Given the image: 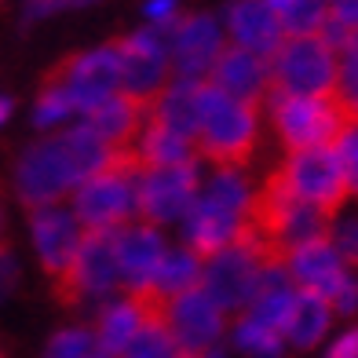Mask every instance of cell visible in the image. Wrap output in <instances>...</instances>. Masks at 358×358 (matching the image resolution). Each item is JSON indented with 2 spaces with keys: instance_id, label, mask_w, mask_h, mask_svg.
<instances>
[{
  "instance_id": "6da1fadb",
  "label": "cell",
  "mask_w": 358,
  "mask_h": 358,
  "mask_svg": "<svg viewBox=\"0 0 358 358\" xmlns=\"http://www.w3.org/2000/svg\"><path fill=\"white\" fill-rule=\"evenodd\" d=\"M124 154L110 150L85 124L66 128L55 139L34 143L19 157V165H15V194H19V201L29 213L34 208L59 205L62 194H70L73 187H80L95 172H106Z\"/></svg>"
},
{
  "instance_id": "7a4b0ae2",
  "label": "cell",
  "mask_w": 358,
  "mask_h": 358,
  "mask_svg": "<svg viewBox=\"0 0 358 358\" xmlns=\"http://www.w3.org/2000/svg\"><path fill=\"white\" fill-rule=\"evenodd\" d=\"M252 187L238 169H216V176L205 183V190L194 198L183 216V238L187 249L205 264L208 256L223 252L238 241V231L249 216Z\"/></svg>"
},
{
  "instance_id": "3957f363",
  "label": "cell",
  "mask_w": 358,
  "mask_h": 358,
  "mask_svg": "<svg viewBox=\"0 0 358 358\" xmlns=\"http://www.w3.org/2000/svg\"><path fill=\"white\" fill-rule=\"evenodd\" d=\"M259 143V113L249 103L223 95L208 80L198 92V154L216 169H245Z\"/></svg>"
},
{
  "instance_id": "277c9868",
  "label": "cell",
  "mask_w": 358,
  "mask_h": 358,
  "mask_svg": "<svg viewBox=\"0 0 358 358\" xmlns=\"http://www.w3.org/2000/svg\"><path fill=\"white\" fill-rule=\"evenodd\" d=\"M267 110L274 121V132L296 150H311V146H333L340 139V132L351 124H358L355 117H348L333 95L325 99H311V95H282V92H267Z\"/></svg>"
},
{
  "instance_id": "5b68a950",
  "label": "cell",
  "mask_w": 358,
  "mask_h": 358,
  "mask_svg": "<svg viewBox=\"0 0 358 358\" xmlns=\"http://www.w3.org/2000/svg\"><path fill=\"white\" fill-rule=\"evenodd\" d=\"M117 231H88L73 264L66 274L55 282V296L70 307L80 303H106L121 289V271H117Z\"/></svg>"
},
{
  "instance_id": "8992f818",
  "label": "cell",
  "mask_w": 358,
  "mask_h": 358,
  "mask_svg": "<svg viewBox=\"0 0 358 358\" xmlns=\"http://www.w3.org/2000/svg\"><path fill=\"white\" fill-rule=\"evenodd\" d=\"M136 176L139 169L124 154L117 165L85 179L73 194V220L88 231H121L136 213Z\"/></svg>"
},
{
  "instance_id": "52a82bcc",
  "label": "cell",
  "mask_w": 358,
  "mask_h": 358,
  "mask_svg": "<svg viewBox=\"0 0 358 358\" xmlns=\"http://www.w3.org/2000/svg\"><path fill=\"white\" fill-rule=\"evenodd\" d=\"M271 92L325 99L336 88V55L318 37H289L271 55Z\"/></svg>"
},
{
  "instance_id": "ba28073f",
  "label": "cell",
  "mask_w": 358,
  "mask_h": 358,
  "mask_svg": "<svg viewBox=\"0 0 358 358\" xmlns=\"http://www.w3.org/2000/svg\"><path fill=\"white\" fill-rule=\"evenodd\" d=\"M169 37L157 29H139L128 34L124 41H113L117 52V70H121V95L150 110L154 99L169 88Z\"/></svg>"
},
{
  "instance_id": "9c48e42d",
  "label": "cell",
  "mask_w": 358,
  "mask_h": 358,
  "mask_svg": "<svg viewBox=\"0 0 358 358\" xmlns=\"http://www.w3.org/2000/svg\"><path fill=\"white\" fill-rule=\"evenodd\" d=\"M48 80L66 92L73 113H92L106 99L121 95L117 52H113V44H103V48H92V52L70 55L66 62H59V66L52 70Z\"/></svg>"
},
{
  "instance_id": "30bf717a",
  "label": "cell",
  "mask_w": 358,
  "mask_h": 358,
  "mask_svg": "<svg viewBox=\"0 0 358 358\" xmlns=\"http://www.w3.org/2000/svg\"><path fill=\"white\" fill-rule=\"evenodd\" d=\"M282 179L292 190V198L303 205L322 208L325 216H333L348 198L344 169L333 154V146H311V150H296L282 161Z\"/></svg>"
},
{
  "instance_id": "8fae6325",
  "label": "cell",
  "mask_w": 358,
  "mask_h": 358,
  "mask_svg": "<svg viewBox=\"0 0 358 358\" xmlns=\"http://www.w3.org/2000/svg\"><path fill=\"white\" fill-rule=\"evenodd\" d=\"M264 267L267 264L249 245L234 241V245H227L223 252L208 256L201 264V289L223 315H238L252 303Z\"/></svg>"
},
{
  "instance_id": "7c38bea8",
  "label": "cell",
  "mask_w": 358,
  "mask_h": 358,
  "mask_svg": "<svg viewBox=\"0 0 358 358\" xmlns=\"http://www.w3.org/2000/svg\"><path fill=\"white\" fill-rule=\"evenodd\" d=\"M198 187H201L198 161L194 165H176V169H146L136 176V213L150 227L176 223L194 205Z\"/></svg>"
},
{
  "instance_id": "4fadbf2b",
  "label": "cell",
  "mask_w": 358,
  "mask_h": 358,
  "mask_svg": "<svg viewBox=\"0 0 358 358\" xmlns=\"http://www.w3.org/2000/svg\"><path fill=\"white\" fill-rule=\"evenodd\" d=\"M161 318H165L183 358H201L208 351H216L220 336H223V311L205 296V289L183 292V296L172 300L161 311Z\"/></svg>"
},
{
  "instance_id": "5bb4252c",
  "label": "cell",
  "mask_w": 358,
  "mask_h": 358,
  "mask_svg": "<svg viewBox=\"0 0 358 358\" xmlns=\"http://www.w3.org/2000/svg\"><path fill=\"white\" fill-rule=\"evenodd\" d=\"M169 62L176 66V80H205L223 52V34L213 15H187L169 34Z\"/></svg>"
},
{
  "instance_id": "9a60e30c",
  "label": "cell",
  "mask_w": 358,
  "mask_h": 358,
  "mask_svg": "<svg viewBox=\"0 0 358 358\" xmlns=\"http://www.w3.org/2000/svg\"><path fill=\"white\" fill-rule=\"evenodd\" d=\"M29 231H34V245H37L44 271L59 282L62 274H66V267L73 264L80 241H85L80 223L73 220V213H66V208L48 205V208H34V213H29Z\"/></svg>"
},
{
  "instance_id": "2e32d148",
  "label": "cell",
  "mask_w": 358,
  "mask_h": 358,
  "mask_svg": "<svg viewBox=\"0 0 358 358\" xmlns=\"http://www.w3.org/2000/svg\"><path fill=\"white\" fill-rule=\"evenodd\" d=\"M117 271H121V285L132 296H146V289L154 282V271L165 256V241H161L157 227L143 223V227H121L117 238Z\"/></svg>"
},
{
  "instance_id": "e0dca14e",
  "label": "cell",
  "mask_w": 358,
  "mask_h": 358,
  "mask_svg": "<svg viewBox=\"0 0 358 358\" xmlns=\"http://www.w3.org/2000/svg\"><path fill=\"white\" fill-rule=\"evenodd\" d=\"M208 85L220 88L223 95H231L238 103L259 106L271 92V66L267 59H259L241 48H223L216 66L208 70Z\"/></svg>"
},
{
  "instance_id": "ac0fdd59",
  "label": "cell",
  "mask_w": 358,
  "mask_h": 358,
  "mask_svg": "<svg viewBox=\"0 0 358 358\" xmlns=\"http://www.w3.org/2000/svg\"><path fill=\"white\" fill-rule=\"evenodd\" d=\"M157 311L143 296H132V292H121L99 307L92 325V336H95V351L106 355V358H121V351L136 340V333L150 322Z\"/></svg>"
},
{
  "instance_id": "d6986e66",
  "label": "cell",
  "mask_w": 358,
  "mask_h": 358,
  "mask_svg": "<svg viewBox=\"0 0 358 358\" xmlns=\"http://www.w3.org/2000/svg\"><path fill=\"white\" fill-rule=\"evenodd\" d=\"M285 271L303 292H318L325 303H329L340 292V285L351 278L348 267L340 264L336 249L329 245V238H318V241H307V245L292 249L289 259H285Z\"/></svg>"
},
{
  "instance_id": "ffe728a7",
  "label": "cell",
  "mask_w": 358,
  "mask_h": 358,
  "mask_svg": "<svg viewBox=\"0 0 358 358\" xmlns=\"http://www.w3.org/2000/svg\"><path fill=\"white\" fill-rule=\"evenodd\" d=\"M227 29L234 37V48L252 52L259 59L274 55L285 41L278 15L271 8H264L259 0H234V4H227Z\"/></svg>"
},
{
  "instance_id": "44dd1931",
  "label": "cell",
  "mask_w": 358,
  "mask_h": 358,
  "mask_svg": "<svg viewBox=\"0 0 358 358\" xmlns=\"http://www.w3.org/2000/svg\"><path fill=\"white\" fill-rule=\"evenodd\" d=\"M194 289H201V259L190 249H165L143 300L161 315L172 300H179L183 292H194Z\"/></svg>"
},
{
  "instance_id": "7402d4cb",
  "label": "cell",
  "mask_w": 358,
  "mask_h": 358,
  "mask_svg": "<svg viewBox=\"0 0 358 358\" xmlns=\"http://www.w3.org/2000/svg\"><path fill=\"white\" fill-rule=\"evenodd\" d=\"M143 121H146V106L124 99V95H113V99H106L103 106L85 113V128L95 132L110 150H117V154H128V146L136 143Z\"/></svg>"
},
{
  "instance_id": "603a6c76",
  "label": "cell",
  "mask_w": 358,
  "mask_h": 358,
  "mask_svg": "<svg viewBox=\"0 0 358 358\" xmlns=\"http://www.w3.org/2000/svg\"><path fill=\"white\" fill-rule=\"evenodd\" d=\"M198 92L201 80H172L150 106V113L161 124L172 128L176 136L190 139L194 146H198Z\"/></svg>"
},
{
  "instance_id": "cb8c5ba5",
  "label": "cell",
  "mask_w": 358,
  "mask_h": 358,
  "mask_svg": "<svg viewBox=\"0 0 358 358\" xmlns=\"http://www.w3.org/2000/svg\"><path fill=\"white\" fill-rule=\"evenodd\" d=\"M329 322H333V307L325 303L318 292H296L292 300V311H289V322H285V344H292L296 351H311L318 340L329 333Z\"/></svg>"
},
{
  "instance_id": "d4e9b609",
  "label": "cell",
  "mask_w": 358,
  "mask_h": 358,
  "mask_svg": "<svg viewBox=\"0 0 358 358\" xmlns=\"http://www.w3.org/2000/svg\"><path fill=\"white\" fill-rule=\"evenodd\" d=\"M231 340H234V351L245 358H285V348H289L278 329H267V325H259L245 315L238 318Z\"/></svg>"
},
{
  "instance_id": "484cf974",
  "label": "cell",
  "mask_w": 358,
  "mask_h": 358,
  "mask_svg": "<svg viewBox=\"0 0 358 358\" xmlns=\"http://www.w3.org/2000/svg\"><path fill=\"white\" fill-rule=\"evenodd\" d=\"M121 358H183L176 348V340L169 333V325L161 315H154L150 322L136 333V340L121 351Z\"/></svg>"
},
{
  "instance_id": "4316f807",
  "label": "cell",
  "mask_w": 358,
  "mask_h": 358,
  "mask_svg": "<svg viewBox=\"0 0 358 358\" xmlns=\"http://www.w3.org/2000/svg\"><path fill=\"white\" fill-rule=\"evenodd\" d=\"M325 19H329V0H292L278 15V22L289 37H318Z\"/></svg>"
},
{
  "instance_id": "83f0119b",
  "label": "cell",
  "mask_w": 358,
  "mask_h": 358,
  "mask_svg": "<svg viewBox=\"0 0 358 358\" xmlns=\"http://www.w3.org/2000/svg\"><path fill=\"white\" fill-rule=\"evenodd\" d=\"M92 355H95V336L88 325H66L44 348V358H92Z\"/></svg>"
},
{
  "instance_id": "f1b7e54d",
  "label": "cell",
  "mask_w": 358,
  "mask_h": 358,
  "mask_svg": "<svg viewBox=\"0 0 358 358\" xmlns=\"http://www.w3.org/2000/svg\"><path fill=\"white\" fill-rule=\"evenodd\" d=\"M73 113L70 99H66V92H62L59 85H52V80H44V88L37 95V103H34V124L37 128H55L59 121H66Z\"/></svg>"
},
{
  "instance_id": "f546056e",
  "label": "cell",
  "mask_w": 358,
  "mask_h": 358,
  "mask_svg": "<svg viewBox=\"0 0 358 358\" xmlns=\"http://www.w3.org/2000/svg\"><path fill=\"white\" fill-rule=\"evenodd\" d=\"M333 154L340 161V169H344V183H348V194L358 198V124L344 128L340 139L333 143Z\"/></svg>"
},
{
  "instance_id": "4dcf8cb0",
  "label": "cell",
  "mask_w": 358,
  "mask_h": 358,
  "mask_svg": "<svg viewBox=\"0 0 358 358\" xmlns=\"http://www.w3.org/2000/svg\"><path fill=\"white\" fill-rule=\"evenodd\" d=\"M99 0H26L22 8V22H44L59 11H70V8H92Z\"/></svg>"
},
{
  "instance_id": "1f68e13d",
  "label": "cell",
  "mask_w": 358,
  "mask_h": 358,
  "mask_svg": "<svg viewBox=\"0 0 358 358\" xmlns=\"http://www.w3.org/2000/svg\"><path fill=\"white\" fill-rule=\"evenodd\" d=\"M329 245L336 249V256H340V264H344V267H358V220L336 223Z\"/></svg>"
},
{
  "instance_id": "d6a6232c",
  "label": "cell",
  "mask_w": 358,
  "mask_h": 358,
  "mask_svg": "<svg viewBox=\"0 0 358 358\" xmlns=\"http://www.w3.org/2000/svg\"><path fill=\"white\" fill-rule=\"evenodd\" d=\"M146 19L154 22L157 34H172V26L179 22V0H146Z\"/></svg>"
},
{
  "instance_id": "836d02e7",
  "label": "cell",
  "mask_w": 358,
  "mask_h": 358,
  "mask_svg": "<svg viewBox=\"0 0 358 358\" xmlns=\"http://www.w3.org/2000/svg\"><path fill=\"white\" fill-rule=\"evenodd\" d=\"M19 285V259L8 245H0V300H8Z\"/></svg>"
},
{
  "instance_id": "e575fe53",
  "label": "cell",
  "mask_w": 358,
  "mask_h": 358,
  "mask_svg": "<svg viewBox=\"0 0 358 358\" xmlns=\"http://www.w3.org/2000/svg\"><path fill=\"white\" fill-rule=\"evenodd\" d=\"M325 358H358V329L340 333L329 344V351H325Z\"/></svg>"
},
{
  "instance_id": "d590c367",
  "label": "cell",
  "mask_w": 358,
  "mask_h": 358,
  "mask_svg": "<svg viewBox=\"0 0 358 358\" xmlns=\"http://www.w3.org/2000/svg\"><path fill=\"white\" fill-rule=\"evenodd\" d=\"M329 15L358 34V0H329Z\"/></svg>"
},
{
  "instance_id": "8d00e7d4",
  "label": "cell",
  "mask_w": 358,
  "mask_h": 358,
  "mask_svg": "<svg viewBox=\"0 0 358 358\" xmlns=\"http://www.w3.org/2000/svg\"><path fill=\"white\" fill-rule=\"evenodd\" d=\"M11 110H15V103H11V95H0V124H4V121L11 117Z\"/></svg>"
},
{
  "instance_id": "74e56055",
  "label": "cell",
  "mask_w": 358,
  "mask_h": 358,
  "mask_svg": "<svg viewBox=\"0 0 358 358\" xmlns=\"http://www.w3.org/2000/svg\"><path fill=\"white\" fill-rule=\"evenodd\" d=\"M259 4H264V8H271L274 15H282V11H285V8L292 4V0H259Z\"/></svg>"
},
{
  "instance_id": "f35d334b",
  "label": "cell",
  "mask_w": 358,
  "mask_h": 358,
  "mask_svg": "<svg viewBox=\"0 0 358 358\" xmlns=\"http://www.w3.org/2000/svg\"><path fill=\"white\" fill-rule=\"evenodd\" d=\"M201 358H227V355H223V351L216 348V351H208V355H201Z\"/></svg>"
},
{
  "instance_id": "ab89813d",
  "label": "cell",
  "mask_w": 358,
  "mask_h": 358,
  "mask_svg": "<svg viewBox=\"0 0 358 358\" xmlns=\"http://www.w3.org/2000/svg\"><path fill=\"white\" fill-rule=\"evenodd\" d=\"M92 358H106V355H99V351H95V355H92Z\"/></svg>"
},
{
  "instance_id": "60d3db41",
  "label": "cell",
  "mask_w": 358,
  "mask_h": 358,
  "mask_svg": "<svg viewBox=\"0 0 358 358\" xmlns=\"http://www.w3.org/2000/svg\"><path fill=\"white\" fill-rule=\"evenodd\" d=\"M0 231H4V216H0Z\"/></svg>"
},
{
  "instance_id": "b9f144b4",
  "label": "cell",
  "mask_w": 358,
  "mask_h": 358,
  "mask_svg": "<svg viewBox=\"0 0 358 358\" xmlns=\"http://www.w3.org/2000/svg\"><path fill=\"white\" fill-rule=\"evenodd\" d=\"M0 358H4V351H0Z\"/></svg>"
}]
</instances>
